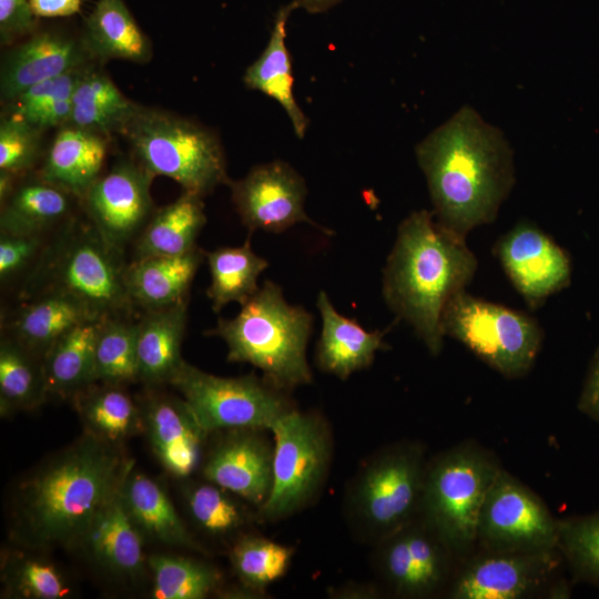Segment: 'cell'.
Segmentation results:
<instances>
[{
    "mask_svg": "<svg viewBox=\"0 0 599 599\" xmlns=\"http://www.w3.org/2000/svg\"><path fill=\"white\" fill-rule=\"evenodd\" d=\"M154 175L136 160H120L90 186L81 202L88 220L103 241L124 254L153 212Z\"/></svg>",
    "mask_w": 599,
    "mask_h": 599,
    "instance_id": "13",
    "label": "cell"
},
{
    "mask_svg": "<svg viewBox=\"0 0 599 599\" xmlns=\"http://www.w3.org/2000/svg\"><path fill=\"white\" fill-rule=\"evenodd\" d=\"M415 152L440 226L466 238L495 221L515 184L512 150L498 128L464 105Z\"/></svg>",
    "mask_w": 599,
    "mask_h": 599,
    "instance_id": "2",
    "label": "cell"
},
{
    "mask_svg": "<svg viewBox=\"0 0 599 599\" xmlns=\"http://www.w3.org/2000/svg\"><path fill=\"white\" fill-rule=\"evenodd\" d=\"M293 555L288 546L246 535L231 548L230 561L240 583L262 598L266 588L287 572Z\"/></svg>",
    "mask_w": 599,
    "mask_h": 599,
    "instance_id": "36",
    "label": "cell"
},
{
    "mask_svg": "<svg viewBox=\"0 0 599 599\" xmlns=\"http://www.w3.org/2000/svg\"><path fill=\"white\" fill-rule=\"evenodd\" d=\"M72 402L84 426V433L112 444L144 433L140 405L135 404L122 385L93 383Z\"/></svg>",
    "mask_w": 599,
    "mask_h": 599,
    "instance_id": "32",
    "label": "cell"
},
{
    "mask_svg": "<svg viewBox=\"0 0 599 599\" xmlns=\"http://www.w3.org/2000/svg\"><path fill=\"white\" fill-rule=\"evenodd\" d=\"M1 579L6 592L29 599H59L69 593L60 572L50 564L10 554L2 559Z\"/></svg>",
    "mask_w": 599,
    "mask_h": 599,
    "instance_id": "41",
    "label": "cell"
},
{
    "mask_svg": "<svg viewBox=\"0 0 599 599\" xmlns=\"http://www.w3.org/2000/svg\"><path fill=\"white\" fill-rule=\"evenodd\" d=\"M90 64L37 83L13 100L14 114L44 131L69 123L74 90Z\"/></svg>",
    "mask_w": 599,
    "mask_h": 599,
    "instance_id": "38",
    "label": "cell"
},
{
    "mask_svg": "<svg viewBox=\"0 0 599 599\" xmlns=\"http://www.w3.org/2000/svg\"><path fill=\"white\" fill-rule=\"evenodd\" d=\"M37 17L31 0H0V40L1 44L31 35L37 30Z\"/></svg>",
    "mask_w": 599,
    "mask_h": 599,
    "instance_id": "47",
    "label": "cell"
},
{
    "mask_svg": "<svg viewBox=\"0 0 599 599\" xmlns=\"http://www.w3.org/2000/svg\"><path fill=\"white\" fill-rule=\"evenodd\" d=\"M204 258L205 252L196 246L181 255L133 260L124 270L132 303L149 311L187 301L190 287Z\"/></svg>",
    "mask_w": 599,
    "mask_h": 599,
    "instance_id": "23",
    "label": "cell"
},
{
    "mask_svg": "<svg viewBox=\"0 0 599 599\" xmlns=\"http://www.w3.org/2000/svg\"><path fill=\"white\" fill-rule=\"evenodd\" d=\"M82 0H31L37 18L69 17L80 11Z\"/></svg>",
    "mask_w": 599,
    "mask_h": 599,
    "instance_id": "49",
    "label": "cell"
},
{
    "mask_svg": "<svg viewBox=\"0 0 599 599\" xmlns=\"http://www.w3.org/2000/svg\"><path fill=\"white\" fill-rule=\"evenodd\" d=\"M298 4L300 8L305 9L309 13H321L329 10L334 6L341 3L344 0H292Z\"/></svg>",
    "mask_w": 599,
    "mask_h": 599,
    "instance_id": "51",
    "label": "cell"
},
{
    "mask_svg": "<svg viewBox=\"0 0 599 599\" xmlns=\"http://www.w3.org/2000/svg\"><path fill=\"white\" fill-rule=\"evenodd\" d=\"M322 319L321 336L315 352L318 368L342 380L355 372L369 367L375 355L387 346L380 331H366L355 319L339 314L326 292L316 298Z\"/></svg>",
    "mask_w": 599,
    "mask_h": 599,
    "instance_id": "20",
    "label": "cell"
},
{
    "mask_svg": "<svg viewBox=\"0 0 599 599\" xmlns=\"http://www.w3.org/2000/svg\"><path fill=\"white\" fill-rule=\"evenodd\" d=\"M229 186L236 212L251 232L281 233L302 222L328 232L305 213L304 180L285 162L254 166L245 177L231 181Z\"/></svg>",
    "mask_w": 599,
    "mask_h": 599,
    "instance_id": "14",
    "label": "cell"
},
{
    "mask_svg": "<svg viewBox=\"0 0 599 599\" xmlns=\"http://www.w3.org/2000/svg\"><path fill=\"white\" fill-rule=\"evenodd\" d=\"M578 408L599 422V351L596 353L591 364Z\"/></svg>",
    "mask_w": 599,
    "mask_h": 599,
    "instance_id": "48",
    "label": "cell"
},
{
    "mask_svg": "<svg viewBox=\"0 0 599 599\" xmlns=\"http://www.w3.org/2000/svg\"><path fill=\"white\" fill-rule=\"evenodd\" d=\"M70 193L42 180L23 181L1 202L0 232L11 235H42L71 219Z\"/></svg>",
    "mask_w": 599,
    "mask_h": 599,
    "instance_id": "30",
    "label": "cell"
},
{
    "mask_svg": "<svg viewBox=\"0 0 599 599\" xmlns=\"http://www.w3.org/2000/svg\"><path fill=\"white\" fill-rule=\"evenodd\" d=\"M121 134L143 167L183 191L204 196L231 182L220 140L199 123L140 105Z\"/></svg>",
    "mask_w": 599,
    "mask_h": 599,
    "instance_id": "6",
    "label": "cell"
},
{
    "mask_svg": "<svg viewBox=\"0 0 599 599\" xmlns=\"http://www.w3.org/2000/svg\"><path fill=\"white\" fill-rule=\"evenodd\" d=\"M211 284L206 295L219 313L230 303L243 305L260 288L257 280L268 262L251 247L250 238L241 246H223L205 252Z\"/></svg>",
    "mask_w": 599,
    "mask_h": 599,
    "instance_id": "34",
    "label": "cell"
},
{
    "mask_svg": "<svg viewBox=\"0 0 599 599\" xmlns=\"http://www.w3.org/2000/svg\"><path fill=\"white\" fill-rule=\"evenodd\" d=\"M445 336L463 343L477 357L507 377H519L532 366L542 329L529 315L460 291L441 315Z\"/></svg>",
    "mask_w": 599,
    "mask_h": 599,
    "instance_id": "10",
    "label": "cell"
},
{
    "mask_svg": "<svg viewBox=\"0 0 599 599\" xmlns=\"http://www.w3.org/2000/svg\"><path fill=\"white\" fill-rule=\"evenodd\" d=\"M408 548L415 564L424 595L430 593L441 582L446 571L447 548L425 525L410 521L404 527Z\"/></svg>",
    "mask_w": 599,
    "mask_h": 599,
    "instance_id": "44",
    "label": "cell"
},
{
    "mask_svg": "<svg viewBox=\"0 0 599 599\" xmlns=\"http://www.w3.org/2000/svg\"><path fill=\"white\" fill-rule=\"evenodd\" d=\"M170 384L207 436L231 429L271 430L294 407L281 390L253 374L221 377L183 361Z\"/></svg>",
    "mask_w": 599,
    "mask_h": 599,
    "instance_id": "11",
    "label": "cell"
},
{
    "mask_svg": "<svg viewBox=\"0 0 599 599\" xmlns=\"http://www.w3.org/2000/svg\"><path fill=\"white\" fill-rule=\"evenodd\" d=\"M270 432L273 483L257 516L264 521H277L303 509L322 488L331 465L333 440L323 416L296 408L284 414Z\"/></svg>",
    "mask_w": 599,
    "mask_h": 599,
    "instance_id": "9",
    "label": "cell"
},
{
    "mask_svg": "<svg viewBox=\"0 0 599 599\" xmlns=\"http://www.w3.org/2000/svg\"><path fill=\"white\" fill-rule=\"evenodd\" d=\"M202 197L183 191L174 202L155 210L133 243V260L181 255L196 247L206 223Z\"/></svg>",
    "mask_w": 599,
    "mask_h": 599,
    "instance_id": "31",
    "label": "cell"
},
{
    "mask_svg": "<svg viewBox=\"0 0 599 599\" xmlns=\"http://www.w3.org/2000/svg\"><path fill=\"white\" fill-rule=\"evenodd\" d=\"M184 496L192 521L211 536L234 534L252 519L242 498L213 483L191 484Z\"/></svg>",
    "mask_w": 599,
    "mask_h": 599,
    "instance_id": "39",
    "label": "cell"
},
{
    "mask_svg": "<svg viewBox=\"0 0 599 599\" xmlns=\"http://www.w3.org/2000/svg\"><path fill=\"white\" fill-rule=\"evenodd\" d=\"M328 596L335 599H373L378 597V591L369 585L348 583L328 590Z\"/></svg>",
    "mask_w": 599,
    "mask_h": 599,
    "instance_id": "50",
    "label": "cell"
},
{
    "mask_svg": "<svg viewBox=\"0 0 599 599\" xmlns=\"http://www.w3.org/2000/svg\"><path fill=\"white\" fill-rule=\"evenodd\" d=\"M90 59L81 39L58 31H35L4 57L1 98L12 102L37 83L88 65Z\"/></svg>",
    "mask_w": 599,
    "mask_h": 599,
    "instance_id": "18",
    "label": "cell"
},
{
    "mask_svg": "<svg viewBox=\"0 0 599 599\" xmlns=\"http://www.w3.org/2000/svg\"><path fill=\"white\" fill-rule=\"evenodd\" d=\"M89 319L100 318L70 296L48 293L23 301L8 319L6 336L43 358L62 335Z\"/></svg>",
    "mask_w": 599,
    "mask_h": 599,
    "instance_id": "25",
    "label": "cell"
},
{
    "mask_svg": "<svg viewBox=\"0 0 599 599\" xmlns=\"http://www.w3.org/2000/svg\"><path fill=\"white\" fill-rule=\"evenodd\" d=\"M45 245L42 235H0V280L7 282L23 270Z\"/></svg>",
    "mask_w": 599,
    "mask_h": 599,
    "instance_id": "46",
    "label": "cell"
},
{
    "mask_svg": "<svg viewBox=\"0 0 599 599\" xmlns=\"http://www.w3.org/2000/svg\"><path fill=\"white\" fill-rule=\"evenodd\" d=\"M477 267L466 238L440 226L433 212L415 211L398 225L383 271V296L432 355L444 345L441 315L447 302L466 288Z\"/></svg>",
    "mask_w": 599,
    "mask_h": 599,
    "instance_id": "3",
    "label": "cell"
},
{
    "mask_svg": "<svg viewBox=\"0 0 599 599\" xmlns=\"http://www.w3.org/2000/svg\"><path fill=\"white\" fill-rule=\"evenodd\" d=\"M106 136L70 124L59 128L39 176L81 201L101 175Z\"/></svg>",
    "mask_w": 599,
    "mask_h": 599,
    "instance_id": "22",
    "label": "cell"
},
{
    "mask_svg": "<svg viewBox=\"0 0 599 599\" xmlns=\"http://www.w3.org/2000/svg\"><path fill=\"white\" fill-rule=\"evenodd\" d=\"M506 275L530 307L540 306L569 284L567 253L545 232L520 222L495 245Z\"/></svg>",
    "mask_w": 599,
    "mask_h": 599,
    "instance_id": "15",
    "label": "cell"
},
{
    "mask_svg": "<svg viewBox=\"0 0 599 599\" xmlns=\"http://www.w3.org/2000/svg\"><path fill=\"white\" fill-rule=\"evenodd\" d=\"M143 540L120 491L97 514L79 547L108 573L130 579L139 577L148 562L143 555Z\"/></svg>",
    "mask_w": 599,
    "mask_h": 599,
    "instance_id": "21",
    "label": "cell"
},
{
    "mask_svg": "<svg viewBox=\"0 0 599 599\" xmlns=\"http://www.w3.org/2000/svg\"><path fill=\"white\" fill-rule=\"evenodd\" d=\"M297 8L298 4L291 1L278 9L268 43L258 59L246 69L243 80L247 88L276 100L290 118L295 134L302 139L308 120L293 95L292 63L285 44L286 23Z\"/></svg>",
    "mask_w": 599,
    "mask_h": 599,
    "instance_id": "29",
    "label": "cell"
},
{
    "mask_svg": "<svg viewBox=\"0 0 599 599\" xmlns=\"http://www.w3.org/2000/svg\"><path fill=\"white\" fill-rule=\"evenodd\" d=\"M556 549L489 551L456 578L453 599H517L532 591L557 567Z\"/></svg>",
    "mask_w": 599,
    "mask_h": 599,
    "instance_id": "17",
    "label": "cell"
},
{
    "mask_svg": "<svg viewBox=\"0 0 599 599\" xmlns=\"http://www.w3.org/2000/svg\"><path fill=\"white\" fill-rule=\"evenodd\" d=\"M478 540L489 551L555 549L558 521L537 495L500 469L480 509Z\"/></svg>",
    "mask_w": 599,
    "mask_h": 599,
    "instance_id": "12",
    "label": "cell"
},
{
    "mask_svg": "<svg viewBox=\"0 0 599 599\" xmlns=\"http://www.w3.org/2000/svg\"><path fill=\"white\" fill-rule=\"evenodd\" d=\"M121 498L144 539L205 552L183 524L163 488L149 476L132 470L121 489Z\"/></svg>",
    "mask_w": 599,
    "mask_h": 599,
    "instance_id": "26",
    "label": "cell"
},
{
    "mask_svg": "<svg viewBox=\"0 0 599 599\" xmlns=\"http://www.w3.org/2000/svg\"><path fill=\"white\" fill-rule=\"evenodd\" d=\"M379 568L397 595L423 596L404 528L379 541Z\"/></svg>",
    "mask_w": 599,
    "mask_h": 599,
    "instance_id": "45",
    "label": "cell"
},
{
    "mask_svg": "<svg viewBox=\"0 0 599 599\" xmlns=\"http://www.w3.org/2000/svg\"><path fill=\"white\" fill-rule=\"evenodd\" d=\"M104 319H89L62 335L42 358L48 396L72 399L95 383L94 351Z\"/></svg>",
    "mask_w": 599,
    "mask_h": 599,
    "instance_id": "28",
    "label": "cell"
},
{
    "mask_svg": "<svg viewBox=\"0 0 599 599\" xmlns=\"http://www.w3.org/2000/svg\"><path fill=\"white\" fill-rule=\"evenodd\" d=\"M94 378L115 385L138 380L136 323L130 317L103 321L95 343Z\"/></svg>",
    "mask_w": 599,
    "mask_h": 599,
    "instance_id": "40",
    "label": "cell"
},
{
    "mask_svg": "<svg viewBox=\"0 0 599 599\" xmlns=\"http://www.w3.org/2000/svg\"><path fill=\"white\" fill-rule=\"evenodd\" d=\"M18 176L0 171V201L3 202L12 192L16 186V179Z\"/></svg>",
    "mask_w": 599,
    "mask_h": 599,
    "instance_id": "52",
    "label": "cell"
},
{
    "mask_svg": "<svg viewBox=\"0 0 599 599\" xmlns=\"http://www.w3.org/2000/svg\"><path fill=\"white\" fill-rule=\"evenodd\" d=\"M187 319V301L144 311L136 322L138 380L170 383L183 358L181 346Z\"/></svg>",
    "mask_w": 599,
    "mask_h": 599,
    "instance_id": "24",
    "label": "cell"
},
{
    "mask_svg": "<svg viewBox=\"0 0 599 599\" xmlns=\"http://www.w3.org/2000/svg\"><path fill=\"white\" fill-rule=\"evenodd\" d=\"M500 469L490 454L469 444L427 465L419 510L447 550L465 554L477 541L480 509Z\"/></svg>",
    "mask_w": 599,
    "mask_h": 599,
    "instance_id": "7",
    "label": "cell"
},
{
    "mask_svg": "<svg viewBox=\"0 0 599 599\" xmlns=\"http://www.w3.org/2000/svg\"><path fill=\"white\" fill-rule=\"evenodd\" d=\"M139 106L105 73L89 65L74 90L68 124L108 136L121 133Z\"/></svg>",
    "mask_w": 599,
    "mask_h": 599,
    "instance_id": "33",
    "label": "cell"
},
{
    "mask_svg": "<svg viewBox=\"0 0 599 599\" xmlns=\"http://www.w3.org/2000/svg\"><path fill=\"white\" fill-rule=\"evenodd\" d=\"M125 266L123 254L111 248L89 220L70 219L41 251L20 296L27 301L58 293L74 298L97 318L130 317L134 304Z\"/></svg>",
    "mask_w": 599,
    "mask_h": 599,
    "instance_id": "4",
    "label": "cell"
},
{
    "mask_svg": "<svg viewBox=\"0 0 599 599\" xmlns=\"http://www.w3.org/2000/svg\"><path fill=\"white\" fill-rule=\"evenodd\" d=\"M153 453L163 467L185 478L199 466L206 437L184 399L150 394L140 405Z\"/></svg>",
    "mask_w": 599,
    "mask_h": 599,
    "instance_id": "19",
    "label": "cell"
},
{
    "mask_svg": "<svg viewBox=\"0 0 599 599\" xmlns=\"http://www.w3.org/2000/svg\"><path fill=\"white\" fill-rule=\"evenodd\" d=\"M42 358L4 336L0 345V412L33 409L47 398Z\"/></svg>",
    "mask_w": 599,
    "mask_h": 599,
    "instance_id": "35",
    "label": "cell"
},
{
    "mask_svg": "<svg viewBox=\"0 0 599 599\" xmlns=\"http://www.w3.org/2000/svg\"><path fill=\"white\" fill-rule=\"evenodd\" d=\"M426 468L418 444H396L374 455L354 478L347 496L356 530L379 542L413 521L420 508Z\"/></svg>",
    "mask_w": 599,
    "mask_h": 599,
    "instance_id": "8",
    "label": "cell"
},
{
    "mask_svg": "<svg viewBox=\"0 0 599 599\" xmlns=\"http://www.w3.org/2000/svg\"><path fill=\"white\" fill-rule=\"evenodd\" d=\"M264 429L220 432L203 465V476L257 509L267 500L273 483V444Z\"/></svg>",
    "mask_w": 599,
    "mask_h": 599,
    "instance_id": "16",
    "label": "cell"
},
{
    "mask_svg": "<svg viewBox=\"0 0 599 599\" xmlns=\"http://www.w3.org/2000/svg\"><path fill=\"white\" fill-rule=\"evenodd\" d=\"M41 130L14 114L0 121V171L21 176L37 164L41 151Z\"/></svg>",
    "mask_w": 599,
    "mask_h": 599,
    "instance_id": "42",
    "label": "cell"
},
{
    "mask_svg": "<svg viewBox=\"0 0 599 599\" xmlns=\"http://www.w3.org/2000/svg\"><path fill=\"white\" fill-rule=\"evenodd\" d=\"M152 597L156 599H203L217 590L222 575L214 566L180 556L152 555Z\"/></svg>",
    "mask_w": 599,
    "mask_h": 599,
    "instance_id": "37",
    "label": "cell"
},
{
    "mask_svg": "<svg viewBox=\"0 0 599 599\" xmlns=\"http://www.w3.org/2000/svg\"><path fill=\"white\" fill-rule=\"evenodd\" d=\"M558 547L582 576L599 581V514L558 521Z\"/></svg>",
    "mask_w": 599,
    "mask_h": 599,
    "instance_id": "43",
    "label": "cell"
},
{
    "mask_svg": "<svg viewBox=\"0 0 599 599\" xmlns=\"http://www.w3.org/2000/svg\"><path fill=\"white\" fill-rule=\"evenodd\" d=\"M81 41L91 59H119L143 63L151 43L124 0H97L84 21Z\"/></svg>",
    "mask_w": 599,
    "mask_h": 599,
    "instance_id": "27",
    "label": "cell"
},
{
    "mask_svg": "<svg viewBox=\"0 0 599 599\" xmlns=\"http://www.w3.org/2000/svg\"><path fill=\"white\" fill-rule=\"evenodd\" d=\"M133 467L121 444L84 433L19 484L11 512L12 539L32 549L79 547Z\"/></svg>",
    "mask_w": 599,
    "mask_h": 599,
    "instance_id": "1",
    "label": "cell"
},
{
    "mask_svg": "<svg viewBox=\"0 0 599 599\" xmlns=\"http://www.w3.org/2000/svg\"><path fill=\"white\" fill-rule=\"evenodd\" d=\"M313 316L286 302L280 285L265 281L233 318H219L207 335L222 338L227 361L247 363L287 392L313 380L306 358Z\"/></svg>",
    "mask_w": 599,
    "mask_h": 599,
    "instance_id": "5",
    "label": "cell"
}]
</instances>
